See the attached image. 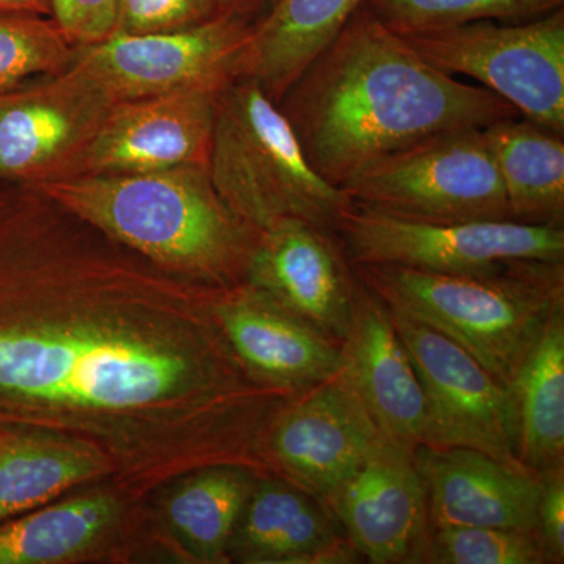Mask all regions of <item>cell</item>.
Instances as JSON below:
<instances>
[{
  "mask_svg": "<svg viewBox=\"0 0 564 564\" xmlns=\"http://www.w3.org/2000/svg\"><path fill=\"white\" fill-rule=\"evenodd\" d=\"M210 292L33 185L0 181V434L33 433L51 411L141 413L239 392L251 380L212 315L182 329L154 318Z\"/></svg>",
  "mask_w": 564,
  "mask_h": 564,
  "instance_id": "obj_1",
  "label": "cell"
},
{
  "mask_svg": "<svg viewBox=\"0 0 564 564\" xmlns=\"http://www.w3.org/2000/svg\"><path fill=\"white\" fill-rule=\"evenodd\" d=\"M278 106L311 166L340 188L434 133L521 117L480 85L426 62L364 3Z\"/></svg>",
  "mask_w": 564,
  "mask_h": 564,
  "instance_id": "obj_2",
  "label": "cell"
},
{
  "mask_svg": "<svg viewBox=\"0 0 564 564\" xmlns=\"http://www.w3.org/2000/svg\"><path fill=\"white\" fill-rule=\"evenodd\" d=\"M33 187L159 269L209 288L245 281L261 234L221 198L203 165L77 174Z\"/></svg>",
  "mask_w": 564,
  "mask_h": 564,
  "instance_id": "obj_3",
  "label": "cell"
},
{
  "mask_svg": "<svg viewBox=\"0 0 564 564\" xmlns=\"http://www.w3.org/2000/svg\"><path fill=\"white\" fill-rule=\"evenodd\" d=\"M352 265V263H351ZM386 306L417 318L470 352L507 386L564 310V261H513L485 273L352 265Z\"/></svg>",
  "mask_w": 564,
  "mask_h": 564,
  "instance_id": "obj_4",
  "label": "cell"
},
{
  "mask_svg": "<svg viewBox=\"0 0 564 564\" xmlns=\"http://www.w3.org/2000/svg\"><path fill=\"white\" fill-rule=\"evenodd\" d=\"M207 172L221 198L258 231L295 218L336 234L351 204L315 172L280 106L248 77L215 99Z\"/></svg>",
  "mask_w": 564,
  "mask_h": 564,
  "instance_id": "obj_5",
  "label": "cell"
},
{
  "mask_svg": "<svg viewBox=\"0 0 564 564\" xmlns=\"http://www.w3.org/2000/svg\"><path fill=\"white\" fill-rule=\"evenodd\" d=\"M484 129H452L408 144L370 163L343 191L359 206L406 220H510Z\"/></svg>",
  "mask_w": 564,
  "mask_h": 564,
  "instance_id": "obj_6",
  "label": "cell"
},
{
  "mask_svg": "<svg viewBox=\"0 0 564 564\" xmlns=\"http://www.w3.org/2000/svg\"><path fill=\"white\" fill-rule=\"evenodd\" d=\"M426 62L473 80L564 135V7L524 22L478 21L403 35Z\"/></svg>",
  "mask_w": 564,
  "mask_h": 564,
  "instance_id": "obj_7",
  "label": "cell"
},
{
  "mask_svg": "<svg viewBox=\"0 0 564 564\" xmlns=\"http://www.w3.org/2000/svg\"><path fill=\"white\" fill-rule=\"evenodd\" d=\"M352 265L383 263L422 272L474 274L507 262L564 261V229L511 220H406L352 203L336 229Z\"/></svg>",
  "mask_w": 564,
  "mask_h": 564,
  "instance_id": "obj_8",
  "label": "cell"
},
{
  "mask_svg": "<svg viewBox=\"0 0 564 564\" xmlns=\"http://www.w3.org/2000/svg\"><path fill=\"white\" fill-rule=\"evenodd\" d=\"M252 20L218 14L214 20L151 33H111L77 44L69 68L84 74L111 104L187 90L220 93L239 79Z\"/></svg>",
  "mask_w": 564,
  "mask_h": 564,
  "instance_id": "obj_9",
  "label": "cell"
},
{
  "mask_svg": "<svg viewBox=\"0 0 564 564\" xmlns=\"http://www.w3.org/2000/svg\"><path fill=\"white\" fill-rule=\"evenodd\" d=\"M381 436L344 370L274 408L259 437L262 466L325 500Z\"/></svg>",
  "mask_w": 564,
  "mask_h": 564,
  "instance_id": "obj_10",
  "label": "cell"
},
{
  "mask_svg": "<svg viewBox=\"0 0 564 564\" xmlns=\"http://www.w3.org/2000/svg\"><path fill=\"white\" fill-rule=\"evenodd\" d=\"M386 307L421 381L425 403L422 445L474 448L500 462L521 464L511 447L505 386L444 334Z\"/></svg>",
  "mask_w": 564,
  "mask_h": 564,
  "instance_id": "obj_11",
  "label": "cell"
},
{
  "mask_svg": "<svg viewBox=\"0 0 564 564\" xmlns=\"http://www.w3.org/2000/svg\"><path fill=\"white\" fill-rule=\"evenodd\" d=\"M110 106L73 68L0 96V181L36 185L69 176Z\"/></svg>",
  "mask_w": 564,
  "mask_h": 564,
  "instance_id": "obj_12",
  "label": "cell"
},
{
  "mask_svg": "<svg viewBox=\"0 0 564 564\" xmlns=\"http://www.w3.org/2000/svg\"><path fill=\"white\" fill-rule=\"evenodd\" d=\"M414 452L381 434L358 467L323 500L366 562L422 563L432 529Z\"/></svg>",
  "mask_w": 564,
  "mask_h": 564,
  "instance_id": "obj_13",
  "label": "cell"
},
{
  "mask_svg": "<svg viewBox=\"0 0 564 564\" xmlns=\"http://www.w3.org/2000/svg\"><path fill=\"white\" fill-rule=\"evenodd\" d=\"M212 318L254 383L295 393L343 370V343L285 310L248 282L218 289Z\"/></svg>",
  "mask_w": 564,
  "mask_h": 564,
  "instance_id": "obj_14",
  "label": "cell"
},
{
  "mask_svg": "<svg viewBox=\"0 0 564 564\" xmlns=\"http://www.w3.org/2000/svg\"><path fill=\"white\" fill-rule=\"evenodd\" d=\"M217 95L187 90L111 104L69 176L207 166Z\"/></svg>",
  "mask_w": 564,
  "mask_h": 564,
  "instance_id": "obj_15",
  "label": "cell"
},
{
  "mask_svg": "<svg viewBox=\"0 0 564 564\" xmlns=\"http://www.w3.org/2000/svg\"><path fill=\"white\" fill-rule=\"evenodd\" d=\"M245 282L343 343L358 278L336 234L288 218L259 234Z\"/></svg>",
  "mask_w": 564,
  "mask_h": 564,
  "instance_id": "obj_16",
  "label": "cell"
},
{
  "mask_svg": "<svg viewBox=\"0 0 564 564\" xmlns=\"http://www.w3.org/2000/svg\"><path fill=\"white\" fill-rule=\"evenodd\" d=\"M414 458L426 488L430 529L496 527L534 532L540 474L474 448L419 445Z\"/></svg>",
  "mask_w": 564,
  "mask_h": 564,
  "instance_id": "obj_17",
  "label": "cell"
},
{
  "mask_svg": "<svg viewBox=\"0 0 564 564\" xmlns=\"http://www.w3.org/2000/svg\"><path fill=\"white\" fill-rule=\"evenodd\" d=\"M343 358L344 373L386 440L411 451L422 445L425 403L414 364L388 307L359 280Z\"/></svg>",
  "mask_w": 564,
  "mask_h": 564,
  "instance_id": "obj_18",
  "label": "cell"
},
{
  "mask_svg": "<svg viewBox=\"0 0 564 564\" xmlns=\"http://www.w3.org/2000/svg\"><path fill=\"white\" fill-rule=\"evenodd\" d=\"M228 552L245 563L364 562L328 505L284 478H258Z\"/></svg>",
  "mask_w": 564,
  "mask_h": 564,
  "instance_id": "obj_19",
  "label": "cell"
},
{
  "mask_svg": "<svg viewBox=\"0 0 564 564\" xmlns=\"http://www.w3.org/2000/svg\"><path fill=\"white\" fill-rule=\"evenodd\" d=\"M366 0H274L252 21L240 76L258 82L280 102Z\"/></svg>",
  "mask_w": 564,
  "mask_h": 564,
  "instance_id": "obj_20",
  "label": "cell"
},
{
  "mask_svg": "<svg viewBox=\"0 0 564 564\" xmlns=\"http://www.w3.org/2000/svg\"><path fill=\"white\" fill-rule=\"evenodd\" d=\"M516 459L533 473L564 467V310L505 386Z\"/></svg>",
  "mask_w": 564,
  "mask_h": 564,
  "instance_id": "obj_21",
  "label": "cell"
},
{
  "mask_svg": "<svg viewBox=\"0 0 564 564\" xmlns=\"http://www.w3.org/2000/svg\"><path fill=\"white\" fill-rule=\"evenodd\" d=\"M510 220L564 229V135L522 117L484 129Z\"/></svg>",
  "mask_w": 564,
  "mask_h": 564,
  "instance_id": "obj_22",
  "label": "cell"
},
{
  "mask_svg": "<svg viewBox=\"0 0 564 564\" xmlns=\"http://www.w3.org/2000/svg\"><path fill=\"white\" fill-rule=\"evenodd\" d=\"M118 502L88 494L0 524V564L65 562L98 543L117 521Z\"/></svg>",
  "mask_w": 564,
  "mask_h": 564,
  "instance_id": "obj_23",
  "label": "cell"
},
{
  "mask_svg": "<svg viewBox=\"0 0 564 564\" xmlns=\"http://www.w3.org/2000/svg\"><path fill=\"white\" fill-rule=\"evenodd\" d=\"M242 464L204 467L173 494L166 507L170 525L193 555L221 562L258 477Z\"/></svg>",
  "mask_w": 564,
  "mask_h": 564,
  "instance_id": "obj_24",
  "label": "cell"
},
{
  "mask_svg": "<svg viewBox=\"0 0 564 564\" xmlns=\"http://www.w3.org/2000/svg\"><path fill=\"white\" fill-rule=\"evenodd\" d=\"M99 470L101 463L84 448L51 444L39 434H0V524L43 507Z\"/></svg>",
  "mask_w": 564,
  "mask_h": 564,
  "instance_id": "obj_25",
  "label": "cell"
},
{
  "mask_svg": "<svg viewBox=\"0 0 564 564\" xmlns=\"http://www.w3.org/2000/svg\"><path fill=\"white\" fill-rule=\"evenodd\" d=\"M76 47L50 17L0 10V96L65 73Z\"/></svg>",
  "mask_w": 564,
  "mask_h": 564,
  "instance_id": "obj_26",
  "label": "cell"
},
{
  "mask_svg": "<svg viewBox=\"0 0 564 564\" xmlns=\"http://www.w3.org/2000/svg\"><path fill=\"white\" fill-rule=\"evenodd\" d=\"M378 20L400 35L478 21L524 22L563 9L564 0H366Z\"/></svg>",
  "mask_w": 564,
  "mask_h": 564,
  "instance_id": "obj_27",
  "label": "cell"
},
{
  "mask_svg": "<svg viewBox=\"0 0 564 564\" xmlns=\"http://www.w3.org/2000/svg\"><path fill=\"white\" fill-rule=\"evenodd\" d=\"M544 564L536 534L496 527L430 530L422 564Z\"/></svg>",
  "mask_w": 564,
  "mask_h": 564,
  "instance_id": "obj_28",
  "label": "cell"
},
{
  "mask_svg": "<svg viewBox=\"0 0 564 564\" xmlns=\"http://www.w3.org/2000/svg\"><path fill=\"white\" fill-rule=\"evenodd\" d=\"M218 14L217 0H118L113 33L180 31Z\"/></svg>",
  "mask_w": 564,
  "mask_h": 564,
  "instance_id": "obj_29",
  "label": "cell"
},
{
  "mask_svg": "<svg viewBox=\"0 0 564 564\" xmlns=\"http://www.w3.org/2000/svg\"><path fill=\"white\" fill-rule=\"evenodd\" d=\"M541 491L536 508V534L545 564L564 563V467L540 474Z\"/></svg>",
  "mask_w": 564,
  "mask_h": 564,
  "instance_id": "obj_30",
  "label": "cell"
},
{
  "mask_svg": "<svg viewBox=\"0 0 564 564\" xmlns=\"http://www.w3.org/2000/svg\"><path fill=\"white\" fill-rule=\"evenodd\" d=\"M118 0H54L52 20L76 44L98 43L115 31Z\"/></svg>",
  "mask_w": 564,
  "mask_h": 564,
  "instance_id": "obj_31",
  "label": "cell"
},
{
  "mask_svg": "<svg viewBox=\"0 0 564 564\" xmlns=\"http://www.w3.org/2000/svg\"><path fill=\"white\" fill-rule=\"evenodd\" d=\"M0 10L41 14L52 18L54 0H0Z\"/></svg>",
  "mask_w": 564,
  "mask_h": 564,
  "instance_id": "obj_32",
  "label": "cell"
},
{
  "mask_svg": "<svg viewBox=\"0 0 564 564\" xmlns=\"http://www.w3.org/2000/svg\"><path fill=\"white\" fill-rule=\"evenodd\" d=\"M263 2H265V0H217V6L218 10H220V14L250 17L252 11L258 10Z\"/></svg>",
  "mask_w": 564,
  "mask_h": 564,
  "instance_id": "obj_33",
  "label": "cell"
}]
</instances>
